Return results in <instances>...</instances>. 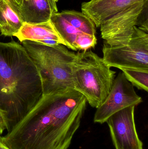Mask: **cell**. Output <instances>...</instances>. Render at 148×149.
Masks as SVG:
<instances>
[{
	"label": "cell",
	"instance_id": "obj_1",
	"mask_svg": "<svg viewBox=\"0 0 148 149\" xmlns=\"http://www.w3.org/2000/svg\"><path fill=\"white\" fill-rule=\"evenodd\" d=\"M87 103L75 90L43 96L3 141L10 149H68Z\"/></svg>",
	"mask_w": 148,
	"mask_h": 149
},
{
	"label": "cell",
	"instance_id": "obj_2",
	"mask_svg": "<svg viewBox=\"0 0 148 149\" xmlns=\"http://www.w3.org/2000/svg\"><path fill=\"white\" fill-rule=\"evenodd\" d=\"M41 77L22 45L0 42V111L11 131L41 100Z\"/></svg>",
	"mask_w": 148,
	"mask_h": 149
},
{
	"label": "cell",
	"instance_id": "obj_3",
	"mask_svg": "<svg viewBox=\"0 0 148 149\" xmlns=\"http://www.w3.org/2000/svg\"><path fill=\"white\" fill-rule=\"evenodd\" d=\"M21 43L40 74L43 96L75 90L72 71L77 53L62 45L29 40Z\"/></svg>",
	"mask_w": 148,
	"mask_h": 149
},
{
	"label": "cell",
	"instance_id": "obj_4",
	"mask_svg": "<svg viewBox=\"0 0 148 149\" xmlns=\"http://www.w3.org/2000/svg\"><path fill=\"white\" fill-rule=\"evenodd\" d=\"M72 73L75 90L84 96L91 107L96 109L108 95L116 72L103 58L89 50L77 52Z\"/></svg>",
	"mask_w": 148,
	"mask_h": 149
},
{
	"label": "cell",
	"instance_id": "obj_5",
	"mask_svg": "<svg viewBox=\"0 0 148 149\" xmlns=\"http://www.w3.org/2000/svg\"><path fill=\"white\" fill-rule=\"evenodd\" d=\"M103 53L110 68L148 71V33L136 26L127 44L110 46L103 42Z\"/></svg>",
	"mask_w": 148,
	"mask_h": 149
},
{
	"label": "cell",
	"instance_id": "obj_6",
	"mask_svg": "<svg viewBox=\"0 0 148 149\" xmlns=\"http://www.w3.org/2000/svg\"><path fill=\"white\" fill-rule=\"evenodd\" d=\"M148 0L137 2L115 14L100 26L103 42L110 46L125 45L129 42L137 18Z\"/></svg>",
	"mask_w": 148,
	"mask_h": 149
},
{
	"label": "cell",
	"instance_id": "obj_7",
	"mask_svg": "<svg viewBox=\"0 0 148 149\" xmlns=\"http://www.w3.org/2000/svg\"><path fill=\"white\" fill-rule=\"evenodd\" d=\"M142 98L137 94L134 86L122 72L115 77L113 86L103 103L99 106L94 116L95 123L103 124L115 113L141 103Z\"/></svg>",
	"mask_w": 148,
	"mask_h": 149
},
{
	"label": "cell",
	"instance_id": "obj_8",
	"mask_svg": "<svg viewBox=\"0 0 148 149\" xmlns=\"http://www.w3.org/2000/svg\"><path fill=\"white\" fill-rule=\"evenodd\" d=\"M135 106L123 109L110 116L107 123L115 149H143L136 130Z\"/></svg>",
	"mask_w": 148,
	"mask_h": 149
},
{
	"label": "cell",
	"instance_id": "obj_9",
	"mask_svg": "<svg viewBox=\"0 0 148 149\" xmlns=\"http://www.w3.org/2000/svg\"><path fill=\"white\" fill-rule=\"evenodd\" d=\"M142 0H94L82 3L81 10L97 28L112 16Z\"/></svg>",
	"mask_w": 148,
	"mask_h": 149
},
{
	"label": "cell",
	"instance_id": "obj_10",
	"mask_svg": "<svg viewBox=\"0 0 148 149\" xmlns=\"http://www.w3.org/2000/svg\"><path fill=\"white\" fill-rule=\"evenodd\" d=\"M58 12L50 0H23L17 12L23 22L30 24L46 22L51 15Z\"/></svg>",
	"mask_w": 148,
	"mask_h": 149
},
{
	"label": "cell",
	"instance_id": "obj_11",
	"mask_svg": "<svg viewBox=\"0 0 148 149\" xmlns=\"http://www.w3.org/2000/svg\"><path fill=\"white\" fill-rule=\"evenodd\" d=\"M14 36L21 42L25 40L36 42L51 40L65 46V43L59 36L50 20L41 23L23 22L22 26Z\"/></svg>",
	"mask_w": 148,
	"mask_h": 149
},
{
	"label": "cell",
	"instance_id": "obj_12",
	"mask_svg": "<svg viewBox=\"0 0 148 149\" xmlns=\"http://www.w3.org/2000/svg\"><path fill=\"white\" fill-rule=\"evenodd\" d=\"M50 21L67 48L77 51V44L83 33L68 22L59 12L51 15Z\"/></svg>",
	"mask_w": 148,
	"mask_h": 149
},
{
	"label": "cell",
	"instance_id": "obj_13",
	"mask_svg": "<svg viewBox=\"0 0 148 149\" xmlns=\"http://www.w3.org/2000/svg\"><path fill=\"white\" fill-rule=\"evenodd\" d=\"M23 22L7 0H0V31L5 36H14Z\"/></svg>",
	"mask_w": 148,
	"mask_h": 149
},
{
	"label": "cell",
	"instance_id": "obj_14",
	"mask_svg": "<svg viewBox=\"0 0 148 149\" xmlns=\"http://www.w3.org/2000/svg\"><path fill=\"white\" fill-rule=\"evenodd\" d=\"M60 13L68 22L79 31L95 36L94 24L84 13L74 10H63Z\"/></svg>",
	"mask_w": 148,
	"mask_h": 149
},
{
	"label": "cell",
	"instance_id": "obj_15",
	"mask_svg": "<svg viewBox=\"0 0 148 149\" xmlns=\"http://www.w3.org/2000/svg\"><path fill=\"white\" fill-rule=\"evenodd\" d=\"M121 70L127 79L134 86L148 92V71L128 69Z\"/></svg>",
	"mask_w": 148,
	"mask_h": 149
},
{
	"label": "cell",
	"instance_id": "obj_16",
	"mask_svg": "<svg viewBox=\"0 0 148 149\" xmlns=\"http://www.w3.org/2000/svg\"><path fill=\"white\" fill-rule=\"evenodd\" d=\"M148 2L145 4L137 18V27L145 32H148Z\"/></svg>",
	"mask_w": 148,
	"mask_h": 149
},
{
	"label": "cell",
	"instance_id": "obj_17",
	"mask_svg": "<svg viewBox=\"0 0 148 149\" xmlns=\"http://www.w3.org/2000/svg\"><path fill=\"white\" fill-rule=\"evenodd\" d=\"M7 130V123L4 115L0 111V134Z\"/></svg>",
	"mask_w": 148,
	"mask_h": 149
},
{
	"label": "cell",
	"instance_id": "obj_18",
	"mask_svg": "<svg viewBox=\"0 0 148 149\" xmlns=\"http://www.w3.org/2000/svg\"><path fill=\"white\" fill-rule=\"evenodd\" d=\"M10 3L14 10L17 14L18 10L20 9L23 0H7Z\"/></svg>",
	"mask_w": 148,
	"mask_h": 149
},
{
	"label": "cell",
	"instance_id": "obj_19",
	"mask_svg": "<svg viewBox=\"0 0 148 149\" xmlns=\"http://www.w3.org/2000/svg\"><path fill=\"white\" fill-rule=\"evenodd\" d=\"M0 149H10L4 143L2 140V137L0 134Z\"/></svg>",
	"mask_w": 148,
	"mask_h": 149
},
{
	"label": "cell",
	"instance_id": "obj_20",
	"mask_svg": "<svg viewBox=\"0 0 148 149\" xmlns=\"http://www.w3.org/2000/svg\"><path fill=\"white\" fill-rule=\"evenodd\" d=\"M50 2H51V4L54 6V8H57L56 2L54 0H50Z\"/></svg>",
	"mask_w": 148,
	"mask_h": 149
},
{
	"label": "cell",
	"instance_id": "obj_21",
	"mask_svg": "<svg viewBox=\"0 0 148 149\" xmlns=\"http://www.w3.org/2000/svg\"><path fill=\"white\" fill-rule=\"evenodd\" d=\"M56 2H57V1H58V0H54Z\"/></svg>",
	"mask_w": 148,
	"mask_h": 149
},
{
	"label": "cell",
	"instance_id": "obj_22",
	"mask_svg": "<svg viewBox=\"0 0 148 149\" xmlns=\"http://www.w3.org/2000/svg\"><path fill=\"white\" fill-rule=\"evenodd\" d=\"M92 1H94V0H92Z\"/></svg>",
	"mask_w": 148,
	"mask_h": 149
}]
</instances>
